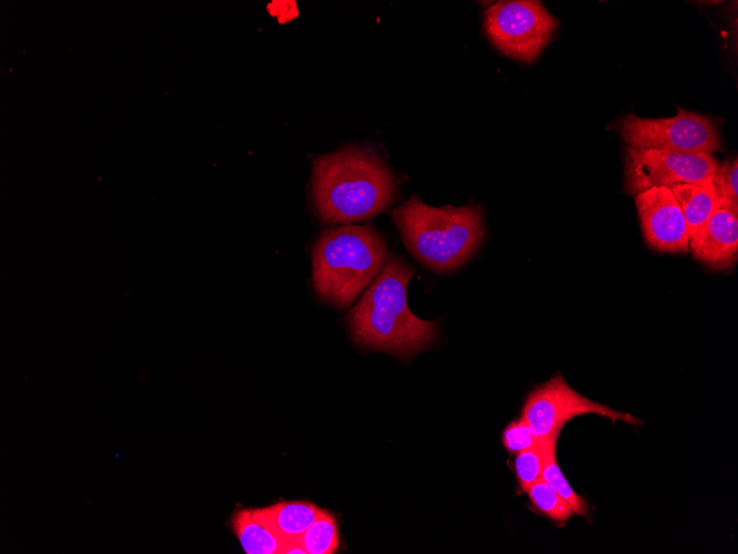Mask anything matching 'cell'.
Returning a JSON list of instances; mask_svg holds the SVG:
<instances>
[{
    "label": "cell",
    "mask_w": 738,
    "mask_h": 554,
    "mask_svg": "<svg viewBox=\"0 0 738 554\" xmlns=\"http://www.w3.org/2000/svg\"><path fill=\"white\" fill-rule=\"evenodd\" d=\"M559 23L537 0L497 1L484 13V30L504 55L533 63L554 40Z\"/></svg>",
    "instance_id": "8992f818"
},
{
    "label": "cell",
    "mask_w": 738,
    "mask_h": 554,
    "mask_svg": "<svg viewBox=\"0 0 738 554\" xmlns=\"http://www.w3.org/2000/svg\"><path fill=\"white\" fill-rule=\"evenodd\" d=\"M526 492L535 508L555 521L563 522L574 514L571 505L542 478Z\"/></svg>",
    "instance_id": "2e32d148"
},
{
    "label": "cell",
    "mask_w": 738,
    "mask_h": 554,
    "mask_svg": "<svg viewBox=\"0 0 738 554\" xmlns=\"http://www.w3.org/2000/svg\"><path fill=\"white\" fill-rule=\"evenodd\" d=\"M689 250L695 259L709 268H731L738 259V210L718 203L690 239Z\"/></svg>",
    "instance_id": "30bf717a"
},
{
    "label": "cell",
    "mask_w": 738,
    "mask_h": 554,
    "mask_svg": "<svg viewBox=\"0 0 738 554\" xmlns=\"http://www.w3.org/2000/svg\"><path fill=\"white\" fill-rule=\"evenodd\" d=\"M388 258L376 228L337 226L321 232L312 249V276L316 295L339 309L349 306L371 283Z\"/></svg>",
    "instance_id": "277c9868"
},
{
    "label": "cell",
    "mask_w": 738,
    "mask_h": 554,
    "mask_svg": "<svg viewBox=\"0 0 738 554\" xmlns=\"http://www.w3.org/2000/svg\"><path fill=\"white\" fill-rule=\"evenodd\" d=\"M671 190L683 211L690 241L718 206L716 187L713 180H705L674 185Z\"/></svg>",
    "instance_id": "7c38bea8"
},
{
    "label": "cell",
    "mask_w": 738,
    "mask_h": 554,
    "mask_svg": "<svg viewBox=\"0 0 738 554\" xmlns=\"http://www.w3.org/2000/svg\"><path fill=\"white\" fill-rule=\"evenodd\" d=\"M231 527L246 554H283L286 542L259 522L252 509H239L231 516Z\"/></svg>",
    "instance_id": "4fadbf2b"
},
{
    "label": "cell",
    "mask_w": 738,
    "mask_h": 554,
    "mask_svg": "<svg viewBox=\"0 0 738 554\" xmlns=\"http://www.w3.org/2000/svg\"><path fill=\"white\" fill-rule=\"evenodd\" d=\"M397 178L366 147L348 146L314 161L312 201L324 223H352L386 211L396 200Z\"/></svg>",
    "instance_id": "6da1fadb"
},
{
    "label": "cell",
    "mask_w": 738,
    "mask_h": 554,
    "mask_svg": "<svg viewBox=\"0 0 738 554\" xmlns=\"http://www.w3.org/2000/svg\"><path fill=\"white\" fill-rule=\"evenodd\" d=\"M614 129L632 148L705 155H714L723 149L717 123L681 107L672 117L645 118L630 113L615 123Z\"/></svg>",
    "instance_id": "5b68a950"
},
{
    "label": "cell",
    "mask_w": 738,
    "mask_h": 554,
    "mask_svg": "<svg viewBox=\"0 0 738 554\" xmlns=\"http://www.w3.org/2000/svg\"><path fill=\"white\" fill-rule=\"evenodd\" d=\"M718 195V203L738 210V159L730 157L719 166L711 179Z\"/></svg>",
    "instance_id": "ac0fdd59"
},
{
    "label": "cell",
    "mask_w": 738,
    "mask_h": 554,
    "mask_svg": "<svg viewBox=\"0 0 738 554\" xmlns=\"http://www.w3.org/2000/svg\"><path fill=\"white\" fill-rule=\"evenodd\" d=\"M391 217L410 253L437 272L462 266L485 237L483 211L475 205L436 208L412 196Z\"/></svg>",
    "instance_id": "3957f363"
},
{
    "label": "cell",
    "mask_w": 738,
    "mask_h": 554,
    "mask_svg": "<svg viewBox=\"0 0 738 554\" xmlns=\"http://www.w3.org/2000/svg\"><path fill=\"white\" fill-rule=\"evenodd\" d=\"M538 438L524 418L512 421L503 431L502 441L504 447L512 453H518L531 448L538 442Z\"/></svg>",
    "instance_id": "d6986e66"
},
{
    "label": "cell",
    "mask_w": 738,
    "mask_h": 554,
    "mask_svg": "<svg viewBox=\"0 0 738 554\" xmlns=\"http://www.w3.org/2000/svg\"><path fill=\"white\" fill-rule=\"evenodd\" d=\"M634 196L646 243L660 252H688L686 221L671 188L653 187Z\"/></svg>",
    "instance_id": "9c48e42d"
},
{
    "label": "cell",
    "mask_w": 738,
    "mask_h": 554,
    "mask_svg": "<svg viewBox=\"0 0 738 554\" xmlns=\"http://www.w3.org/2000/svg\"><path fill=\"white\" fill-rule=\"evenodd\" d=\"M413 270L400 257L389 254L367 286L347 321L355 344L411 358L430 346L437 324L417 317L407 303V288Z\"/></svg>",
    "instance_id": "7a4b0ae2"
},
{
    "label": "cell",
    "mask_w": 738,
    "mask_h": 554,
    "mask_svg": "<svg viewBox=\"0 0 738 554\" xmlns=\"http://www.w3.org/2000/svg\"><path fill=\"white\" fill-rule=\"evenodd\" d=\"M320 508L307 501H280L252 509L253 516L284 542H295L319 516Z\"/></svg>",
    "instance_id": "8fae6325"
},
{
    "label": "cell",
    "mask_w": 738,
    "mask_h": 554,
    "mask_svg": "<svg viewBox=\"0 0 738 554\" xmlns=\"http://www.w3.org/2000/svg\"><path fill=\"white\" fill-rule=\"evenodd\" d=\"M554 443H557V439H539L531 448L517 453L515 472L524 491L541 478L548 449Z\"/></svg>",
    "instance_id": "9a60e30c"
},
{
    "label": "cell",
    "mask_w": 738,
    "mask_h": 554,
    "mask_svg": "<svg viewBox=\"0 0 738 554\" xmlns=\"http://www.w3.org/2000/svg\"><path fill=\"white\" fill-rule=\"evenodd\" d=\"M283 554H307L306 551L296 542H287Z\"/></svg>",
    "instance_id": "ffe728a7"
},
{
    "label": "cell",
    "mask_w": 738,
    "mask_h": 554,
    "mask_svg": "<svg viewBox=\"0 0 738 554\" xmlns=\"http://www.w3.org/2000/svg\"><path fill=\"white\" fill-rule=\"evenodd\" d=\"M595 414L612 421L637 425L642 421L628 412H621L604 404L591 400L574 390L561 375L551 377L535 387L523 407L524 418L540 440L558 439L561 428L570 419Z\"/></svg>",
    "instance_id": "ba28073f"
},
{
    "label": "cell",
    "mask_w": 738,
    "mask_h": 554,
    "mask_svg": "<svg viewBox=\"0 0 738 554\" xmlns=\"http://www.w3.org/2000/svg\"><path fill=\"white\" fill-rule=\"evenodd\" d=\"M556 445H551L548 449L541 478L571 505L574 513L583 516L588 512V505L563 477L556 459Z\"/></svg>",
    "instance_id": "e0dca14e"
},
{
    "label": "cell",
    "mask_w": 738,
    "mask_h": 554,
    "mask_svg": "<svg viewBox=\"0 0 738 554\" xmlns=\"http://www.w3.org/2000/svg\"><path fill=\"white\" fill-rule=\"evenodd\" d=\"M307 554H331L339 545V532L335 516L321 510L315 522L295 541Z\"/></svg>",
    "instance_id": "5bb4252c"
},
{
    "label": "cell",
    "mask_w": 738,
    "mask_h": 554,
    "mask_svg": "<svg viewBox=\"0 0 738 554\" xmlns=\"http://www.w3.org/2000/svg\"><path fill=\"white\" fill-rule=\"evenodd\" d=\"M720 166L714 155L624 147V189L636 195L653 187L711 180Z\"/></svg>",
    "instance_id": "52a82bcc"
}]
</instances>
